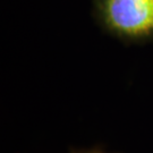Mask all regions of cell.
Masks as SVG:
<instances>
[{"instance_id":"6da1fadb","label":"cell","mask_w":153,"mask_h":153,"mask_svg":"<svg viewBox=\"0 0 153 153\" xmlns=\"http://www.w3.org/2000/svg\"><path fill=\"white\" fill-rule=\"evenodd\" d=\"M98 24L127 44L153 41V0H93Z\"/></svg>"},{"instance_id":"7a4b0ae2","label":"cell","mask_w":153,"mask_h":153,"mask_svg":"<svg viewBox=\"0 0 153 153\" xmlns=\"http://www.w3.org/2000/svg\"><path fill=\"white\" fill-rule=\"evenodd\" d=\"M71 153H107L101 148H92L90 150H71Z\"/></svg>"}]
</instances>
